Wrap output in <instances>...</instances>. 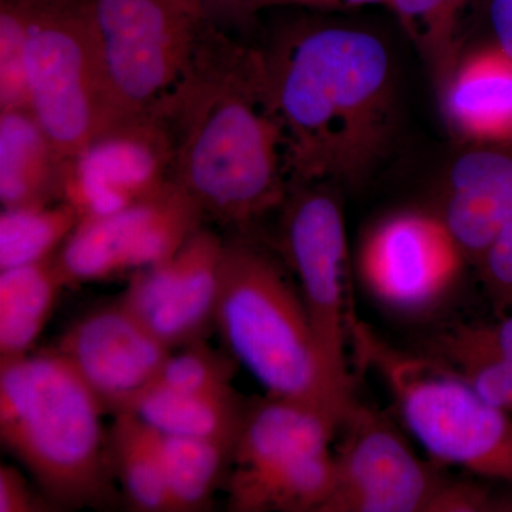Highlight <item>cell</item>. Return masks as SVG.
Listing matches in <instances>:
<instances>
[{"instance_id": "d4e9b609", "label": "cell", "mask_w": 512, "mask_h": 512, "mask_svg": "<svg viewBox=\"0 0 512 512\" xmlns=\"http://www.w3.org/2000/svg\"><path fill=\"white\" fill-rule=\"evenodd\" d=\"M474 0H390L389 8L429 67L437 86L454 69L461 50V25Z\"/></svg>"}, {"instance_id": "3957f363", "label": "cell", "mask_w": 512, "mask_h": 512, "mask_svg": "<svg viewBox=\"0 0 512 512\" xmlns=\"http://www.w3.org/2000/svg\"><path fill=\"white\" fill-rule=\"evenodd\" d=\"M103 404L55 349L0 363V439L53 507L114 501Z\"/></svg>"}, {"instance_id": "f1b7e54d", "label": "cell", "mask_w": 512, "mask_h": 512, "mask_svg": "<svg viewBox=\"0 0 512 512\" xmlns=\"http://www.w3.org/2000/svg\"><path fill=\"white\" fill-rule=\"evenodd\" d=\"M474 271L495 316L512 313V222L480 256Z\"/></svg>"}, {"instance_id": "1f68e13d", "label": "cell", "mask_w": 512, "mask_h": 512, "mask_svg": "<svg viewBox=\"0 0 512 512\" xmlns=\"http://www.w3.org/2000/svg\"><path fill=\"white\" fill-rule=\"evenodd\" d=\"M204 3L212 22L221 28L222 20L245 22L266 6L284 2L282 0H204Z\"/></svg>"}, {"instance_id": "7402d4cb", "label": "cell", "mask_w": 512, "mask_h": 512, "mask_svg": "<svg viewBox=\"0 0 512 512\" xmlns=\"http://www.w3.org/2000/svg\"><path fill=\"white\" fill-rule=\"evenodd\" d=\"M109 441L114 474L130 507L143 512H171L156 431L133 413H120Z\"/></svg>"}, {"instance_id": "ac0fdd59", "label": "cell", "mask_w": 512, "mask_h": 512, "mask_svg": "<svg viewBox=\"0 0 512 512\" xmlns=\"http://www.w3.org/2000/svg\"><path fill=\"white\" fill-rule=\"evenodd\" d=\"M67 160L30 109L0 111L2 208L63 201Z\"/></svg>"}, {"instance_id": "4316f807", "label": "cell", "mask_w": 512, "mask_h": 512, "mask_svg": "<svg viewBox=\"0 0 512 512\" xmlns=\"http://www.w3.org/2000/svg\"><path fill=\"white\" fill-rule=\"evenodd\" d=\"M30 0H0V111L29 109Z\"/></svg>"}, {"instance_id": "52a82bcc", "label": "cell", "mask_w": 512, "mask_h": 512, "mask_svg": "<svg viewBox=\"0 0 512 512\" xmlns=\"http://www.w3.org/2000/svg\"><path fill=\"white\" fill-rule=\"evenodd\" d=\"M28 94L66 160L109 126L89 0H30Z\"/></svg>"}, {"instance_id": "9a60e30c", "label": "cell", "mask_w": 512, "mask_h": 512, "mask_svg": "<svg viewBox=\"0 0 512 512\" xmlns=\"http://www.w3.org/2000/svg\"><path fill=\"white\" fill-rule=\"evenodd\" d=\"M471 265L512 222V154L471 147L448 170L437 210Z\"/></svg>"}, {"instance_id": "4fadbf2b", "label": "cell", "mask_w": 512, "mask_h": 512, "mask_svg": "<svg viewBox=\"0 0 512 512\" xmlns=\"http://www.w3.org/2000/svg\"><path fill=\"white\" fill-rule=\"evenodd\" d=\"M224 241L202 225L170 259L134 272L117 301L168 349L204 340L215 328Z\"/></svg>"}, {"instance_id": "cb8c5ba5", "label": "cell", "mask_w": 512, "mask_h": 512, "mask_svg": "<svg viewBox=\"0 0 512 512\" xmlns=\"http://www.w3.org/2000/svg\"><path fill=\"white\" fill-rule=\"evenodd\" d=\"M80 221L82 215L67 201L2 208L0 271L52 259Z\"/></svg>"}, {"instance_id": "ba28073f", "label": "cell", "mask_w": 512, "mask_h": 512, "mask_svg": "<svg viewBox=\"0 0 512 512\" xmlns=\"http://www.w3.org/2000/svg\"><path fill=\"white\" fill-rule=\"evenodd\" d=\"M330 183L296 185L281 210L276 251L295 279L333 386L353 402L349 375V251L345 215Z\"/></svg>"}, {"instance_id": "d6986e66", "label": "cell", "mask_w": 512, "mask_h": 512, "mask_svg": "<svg viewBox=\"0 0 512 512\" xmlns=\"http://www.w3.org/2000/svg\"><path fill=\"white\" fill-rule=\"evenodd\" d=\"M336 481L330 448L227 477L228 507L237 512H322Z\"/></svg>"}, {"instance_id": "e575fe53", "label": "cell", "mask_w": 512, "mask_h": 512, "mask_svg": "<svg viewBox=\"0 0 512 512\" xmlns=\"http://www.w3.org/2000/svg\"><path fill=\"white\" fill-rule=\"evenodd\" d=\"M390 0H340V9H357L363 6H389Z\"/></svg>"}, {"instance_id": "7a4b0ae2", "label": "cell", "mask_w": 512, "mask_h": 512, "mask_svg": "<svg viewBox=\"0 0 512 512\" xmlns=\"http://www.w3.org/2000/svg\"><path fill=\"white\" fill-rule=\"evenodd\" d=\"M264 50L292 187L357 184L386 151L394 123L392 60L349 26H296Z\"/></svg>"}, {"instance_id": "6da1fadb", "label": "cell", "mask_w": 512, "mask_h": 512, "mask_svg": "<svg viewBox=\"0 0 512 512\" xmlns=\"http://www.w3.org/2000/svg\"><path fill=\"white\" fill-rule=\"evenodd\" d=\"M156 114L173 143L171 181L205 220L248 232L281 210L292 184L264 50L212 23Z\"/></svg>"}, {"instance_id": "5bb4252c", "label": "cell", "mask_w": 512, "mask_h": 512, "mask_svg": "<svg viewBox=\"0 0 512 512\" xmlns=\"http://www.w3.org/2000/svg\"><path fill=\"white\" fill-rule=\"evenodd\" d=\"M55 350L114 416L130 412L173 353L119 301L82 316Z\"/></svg>"}, {"instance_id": "4dcf8cb0", "label": "cell", "mask_w": 512, "mask_h": 512, "mask_svg": "<svg viewBox=\"0 0 512 512\" xmlns=\"http://www.w3.org/2000/svg\"><path fill=\"white\" fill-rule=\"evenodd\" d=\"M468 332L512 365V313L491 322L464 323Z\"/></svg>"}, {"instance_id": "83f0119b", "label": "cell", "mask_w": 512, "mask_h": 512, "mask_svg": "<svg viewBox=\"0 0 512 512\" xmlns=\"http://www.w3.org/2000/svg\"><path fill=\"white\" fill-rule=\"evenodd\" d=\"M235 363L237 360L229 353L222 355L198 340L181 348L177 355L171 353L151 386L180 393L228 392L234 389Z\"/></svg>"}, {"instance_id": "603a6c76", "label": "cell", "mask_w": 512, "mask_h": 512, "mask_svg": "<svg viewBox=\"0 0 512 512\" xmlns=\"http://www.w3.org/2000/svg\"><path fill=\"white\" fill-rule=\"evenodd\" d=\"M154 430V429H153ZM171 512L202 511L231 466L232 448L214 441L158 433Z\"/></svg>"}, {"instance_id": "5b68a950", "label": "cell", "mask_w": 512, "mask_h": 512, "mask_svg": "<svg viewBox=\"0 0 512 512\" xmlns=\"http://www.w3.org/2000/svg\"><path fill=\"white\" fill-rule=\"evenodd\" d=\"M349 343L392 396L404 427L441 466L512 487V416L429 357L384 342L350 315Z\"/></svg>"}, {"instance_id": "8fae6325", "label": "cell", "mask_w": 512, "mask_h": 512, "mask_svg": "<svg viewBox=\"0 0 512 512\" xmlns=\"http://www.w3.org/2000/svg\"><path fill=\"white\" fill-rule=\"evenodd\" d=\"M194 200L171 181L106 217L83 218L55 256L64 285L107 281L161 264L204 225Z\"/></svg>"}, {"instance_id": "ffe728a7", "label": "cell", "mask_w": 512, "mask_h": 512, "mask_svg": "<svg viewBox=\"0 0 512 512\" xmlns=\"http://www.w3.org/2000/svg\"><path fill=\"white\" fill-rule=\"evenodd\" d=\"M248 402L231 389L221 393H180L151 386L130 412L168 436L214 441L234 448Z\"/></svg>"}, {"instance_id": "8992f818", "label": "cell", "mask_w": 512, "mask_h": 512, "mask_svg": "<svg viewBox=\"0 0 512 512\" xmlns=\"http://www.w3.org/2000/svg\"><path fill=\"white\" fill-rule=\"evenodd\" d=\"M89 2L110 124L156 113L214 23L204 0Z\"/></svg>"}, {"instance_id": "836d02e7", "label": "cell", "mask_w": 512, "mask_h": 512, "mask_svg": "<svg viewBox=\"0 0 512 512\" xmlns=\"http://www.w3.org/2000/svg\"><path fill=\"white\" fill-rule=\"evenodd\" d=\"M282 2L298 3L316 9H340V0H282Z\"/></svg>"}, {"instance_id": "e0dca14e", "label": "cell", "mask_w": 512, "mask_h": 512, "mask_svg": "<svg viewBox=\"0 0 512 512\" xmlns=\"http://www.w3.org/2000/svg\"><path fill=\"white\" fill-rule=\"evenodd\" d=\"M339 424L318 407L268 394L248 403L231 464L234 470H256L325 450Z\"/></svg>"}, {"instance_id": "30bf717a", "label": "cell", "mask_w": 512, "mask_h": 512, "mask_svg": "<svg viewBox=\"0 0 512 512\" xmlns=\"http://www.w3.org/2000/svg\"><path fill=\"white\" fill-rule=\"evenodd\" d=\"M336 481L322 512H429L447 477L383 413L353 402L340 421Z\"/></svg>"}, {"instance_id": "7c38bea8", "label": "cell", "mask_w": 512, "mask_h": 512, "mask_svg": "<svg viewBox=\"0 0 512 512\" xmlns=\"http://www.w3.org/2000/svg\"><path fill=\"white\" fill-rule=\"evenodd\" d=\"M173 143L158 114L117 121L67 160L63 201L83 218L106 217L171 183Z\"/></svg>"}, {"instance_id": "2e32d148", "label": "cell", "mask_w": 512, "mask_h": 512, "mask_svg": "<svg viewBox=\"0 0 512 512\" xmlns=\"http://www.w3.org/2000/svg\"><path fill=\"white\" fill-rule=\"evenodd\" d=\"M439 90L444 119L464 144H512V56L493 40L463 53Z\"/></svg>"}, {"instance_id": "9c48e42d", "label": "cell", "mask_w": 512, "mask_h": 512, "mask_svg": "<svg viewBox=\"0 0 512 512\" xmlns=\"http://www.w3.org/2000/svg\"><path fill=\"white\" fill-rule=\"evenodd\" d=\"M470 259L437 211L400 210L373 222L356 271L370 299L403 319L440 312L463 285Z\"/></svg>"}, {"instance_id": "f546056e", "label": "cell", "mask_w": 512, "mask_h": 512, "mask_svg": "<svg viewBox=\"0 0 512 512\" xmlns=\"http://www.w3.org/2000/svg\"><path fill=\"white\" fill-rule=\"evenodd\" d=\"M53 505L35 493L26 478L16 468L2 464L0 467V512H45Z\"/></svg>"}, {"instance_id": "277c9868", "label": "cell", "mask_w": 512, "mask_h": 512, "mask_svg": "<svg viewBox=\"0 0 512 512\" xmlns=\"http://www.w3.org/2000/svg\"><path fill=\"white\" fill-rule=\"evenodd\" d=\"M224 239L215 329L229 355L269 396L318 407L342 421L355 400L346 402L333 386L281 254L251 231Z\"/></svg>"}, {"instance_id": "d6a6232c", "label": "cell", "mask_w": 512, "mask_h": 512, "mask_svg": "<svg viewBox=\"0 0 512 512\" xmlns=\"http://www.w3.org/2000/svg\"><path fill=\"white\" fill-rule=\"evenodd\" d=\"M491 40L512 56V0H484Z\"/></svg>"}, {"instance_id": "484cf974", "label": "cell", "mask_w": 512, "mask_h": 512, "mask_svg": "<svg viewBox=\"0 0 512 512\" xmlns=\"http://www.w3.org/2000/svg\"><path fill=\"white\" fill-rule=\"evenodd\" d=\"M421 355L461 377L485 402L512 414L511 363L474 338L464 323L443 330Z\"/></svg>"}, {"instance_id": "44dd1931", "label": "cell", "mask_w": 512, "mask_h": 512, "mask_svg": "<svg viewBox=\"0 0 512 512\" xmlns=\"http://www.w3.org/2000/svg\"><path fill=\"white\" fill-rule=\"evenodd\" d=\"M55 256L0 271V363L30 355L45 329L57 296L66 286Z\"/></svg>"}]
</instances>
